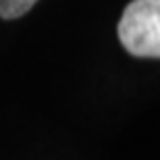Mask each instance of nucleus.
I'll list each match as a JSON object with an SVG mask.
<instances>
[{
    "label": "nucleus",
    "instance_id": "nucleus-1",
    "mask_svg": "<svg viewBox=\"0 0 160 160\" xmlns=\"http://www.w3.org/2000/svg\"><path fill=\"white\" fill-rule=\"evenodd\" d=\"M119 42L131 56H160V0H133L123 11L117 27Z\"/></svg>",
    "mask_w": 160,
    "mask_h": 160
},
{
    "label": "nucleus",
    "instance_id": "nucleus-2",
    "mask_svg": "<svg viewBox=\"0 0 160 160\" xmlns=\"http://www.w3.org/2000/svg\"><path fill=\"white\" fill-rule=\"evenodd\" d=\"M38 0H0V17L2 19H19L36 4Z\"/></svg>",
    "mask_w": 160,
    "mask_h": 160
}]
</instances>
